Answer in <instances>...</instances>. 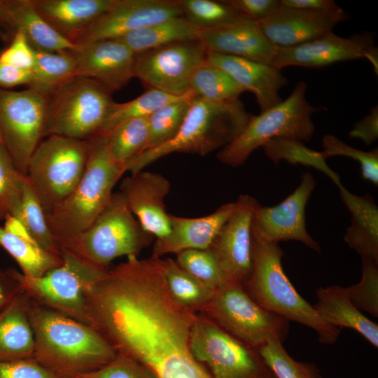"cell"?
I'll return each mask as SVG.
<instances>
[{
    "label": "cell",
    "instance_id": "11",
    "mask_svg": "<svg viewBox=\"0 0 378 378\" xmlns=\"http://www.w3.org/2000/svg\"><path fill=\"white\" fill-rule=\"evenodd\" d=\"M190 348L195 358L206 364L214 378H274L256 349L219 327L210 318L196 314Z\"/></svg>",
    "mask_w": 378,
    "mask_h": 378
},
{
    "label": "cell",
    "instance_id": "39",
    "mask_svg": "<svg viewBox=\"0 0 378 378\" xmlns=\"http://www.w3.org/2000/svg\"><path fill=\"white\" fill-rule=\"evenodd\" d=\"M195 97L167 104L148 118L149 136L146 150L163 145L176 135Z\"/></svg>",
    "mask_w": 378,
    "mask_h": 378
},
{
    "label": "cell",
    "instance_id": "21",
    "mask_svg": "<svg viewBox=\"0 0 378 378\" xmlns=\"http://www.w3.org/2000/svg\"><path fill=\"white\" fill-rule=\"evenodd\" d=\"M236 207V201L229 202L209 215L197 218L170 214V231L165 237L155 239L150 258H160L189 249H208Z\"/></svg>",
    "mask_w": 378,
    "mask_h": 378
},
{
    "label": "cell",
    "instance_id": "29",
    "mask_svg": "<svg viewBox=\"0 0 378 378\" xmlns=\"http://www.w3.org/2000/svg\"><path fill=\"white\" fill-rule=\"evenodd\" d=\"M201 31L183 16L172 18L118 38L135 55L181 41L198 39Z\"/></svg>",
    "mask_w": 378,
    "mask_h": 378
},
{
    "label": "cell",
    "instance_id": "32",
    "mask_svg": "<svg viewBox=\"0 0 378 378\" xmlns=\"http://www.w3.org/2000/svg\"><path fill=\"white\" fill-rule=\"evenodd\" d=\"M102 134L106 136L108 149L113 160L127 171L129 164L146 149L149 136L148 118L125 120Z\"/></svg>",
    "mask_w": 378,
    "mask_h": 378
},
{
    "label": "cell",
    "instance_id": "26",
    "mask_svg": "<svg viewBox=\"0 0 378 378\" xmlns=\"http://www.w3.org/2000/svg\"><path fill=\"white\" fill-rule=\"evenodd\" d=\"M313 306L321 318L338 328L358 332L375 348L378 347V326L365 316L351 302L346 288L338 285L320 287Z\"/></svg>",
    "mask_w": 378,
    "mask_h": 378
},
{
    "label": "cell",
    "instance_id": "54",
    "mask_svg": "<svg viewBox=\"0 0 378 378\" xmlns=\"http://www.w3.org/2000/svg\"><path fill=\"white\" fill-rule=\"evenodd\" d=\"M274 378H276V377H274Z\"/></svg>",
    "mask_w": 378,
    "mask_h": 378
},
{
    "label": "cell",
    "instance_id": "15",
    "mask_svg": "<svg viewBox=\"0 0 378 378\" xmlns=\"http://www.w3.org/2000/svg\"><path fill=\"white\" fill-rule=\"evenodd\" d=\"M315 186L313 175L305 172L300 185L279 204L262 206L258 203L253 215V233L270 242L299 241L320 252V245L307 230L305 220V207Z\"/></svg>",
    "mask_w": 378,
    "mask_h": 378
},
{
    "label": "cell",
    "instance_id": "30",
    "mask_svg": "<svg viewBox=\"0 0 378 378\" xmlns=\"http://www.w3.org/2000/svg\"><path fill=\"white\" fill-rule=\"evenodd\" d=\"M69 50L48 52L35 50V64L30 88L46 98L76 76V60Z\"/></svg>",
    "mask_w": 378,
    "mask_h": 378
},
{
    "label": "cell",
    "instance_id": "44",
    "mask_svg": "<svg viewBox=\"0 0 378 378\" xmlns=\"http://www.w3.org/2000/svg\"><path fill=\"white\" fill-rule=\"evenodd\" d=\"M25 175L15 167L8 153L0 144V220L10 216L22 192Z\"/></svg>",
    "mask_w": 378,
    "mask_h": 378
},
{
    "label": "cell",
    "instance_id": "19",
    "mask_svg": "<svg viewBox=\"0 0 378 378\" xmlns=\"http://www.w3.org/2000/svg\"><path fill=\"white\" fill-rule=\"evenodd\" d=\"M347 14L341 8L314 11L282 5L257 22L265 37L275 46L291 47L307 43L332 31Z\"/></svg>",
    "mask_w": 378,
    "mask_h": 378
},
{
    "label": "cell",
    "instance_id": "16",
    "mask_svg": "<svg viewBox=\"0 0 378 378\" xmlns=\"http://www.w3.org/2000/svg\"><path fill=\"white\" fill-rule=\"evenodd\" d=\"M358 58L368 59L377 74L378 52L370 34L344 38L330 31L302 44L277 47L271 65L279 70L288 66L318 68Z\"/></svg>",
    "mask_w": 378,
    "mask_h": 378
},
{
    "label": "cell",
    "instance_id": "4",
    "mask_svg": "<svg viewBox=\"0 0 378 378\" xmlns=\"http://www.w3.org/2000/svg\"><path fill=\"white\" fill-rule=\"evenodd\" d=\"M252 244L253 272L244 286L248 295L264 309L314 330L320 342L335 343L341 329L324 321L295 290L283 270L284 252L278 243L252 232Z\"/></svg>",
    "mask_w": 378,
    "mask_h": 378
},
{
    "label": "cell",
    "instance_id": "1",
    "mask_svg": "<svg viewBox=\"0 0 378 378\" xmlns=\"http://www.w3.org/2000/svg\"><path fill=\"white\" fill-rule=\"evenodd\" d=\"M29 319L34 332V359L57 378H83L117 356L92 326L30 300Z\"/></svg>",
    "mask_w": 378,
    "mask_h": 378
},
{
    "label": "cell",
    "instance_id": "35",
    "mask_svg": "<svg viewBox=\"0 0 378 378\" xmlns=\"http://www.w3.org/2000/svg\"><path fill=\"white\" fill-rule=\"evenodd\" d=\"M160 260L167 286L172 298L192 311L205 308L215 291L182 269L176 260Z\"/></svg>",
    "mask_w": 378,
    "mask_h": 378
},
{
    "label": "cell",
    "instance_id": "18",
    "mask_svg": "<svg viewBox=\"0 0 378 378\" xmlns=\"http://www.w3.org/2000/svg\"><path fill=\"white\" fill-rule=\"evenodd\" d=\"M69 52L76 60V76L93 80L110 93L134 77L135 54L118 38L76 46Z\"/></svg>",
    "mask_w": 378,
    "mask_h": 378
},
{
    "label": "cell",
    "instance_id": "22",
    "mask_svg": "<svg viewBox=\"0 0 378 378\" xmlns=\"http://www.w3.org/2000/svg\"><path fill=\"white\" fill-rule=\"evenodd\" d=\"M198 39L209 52L270 65L277 48L265 37L258 23L247 18L223 27L201 30Z\"/></svg>",
    "mask_w": 378,
    "mask_h": 378
},
{
    "label": "cell",
    "instance_id": "9",
    "mask_svg": "<svg viewBox=\"0 0 378 378\" xmlns=\"http://www.w3.org/2000/svg\"><path fill=\"white\" fill-rule=\"evenodd\" d=\"M93 80L75 76L47 98L46 137L87 140L98 134L114 102Z\"/></svg>",
    "mask_w": 378,
    "mask_h": 378
},
{
    "label": "cell",
    "instance_id": "28",
    "mask_svg": "<svg viewBox=\"0 0 378 378\" xmlns=\"http://www.w3.org/2000/svg\"><path fill=\"white\" fill-rule=\"evenodd\" d=\"M29 298L23 292L0 312V360L33 358L34 332L29 319Z\"/></svg>",
    "mask_w": 378,
    "mask_h": 378
},
{
    "label": "cell",
    "instance_id": "23",
    "mask_svg": "<svg viewBox=\"0 0 378 378\" xmlns=\"http://www.w3.org/2000/svg\"><path fill=\"white\" fill-rule=\"evenodd\" d=\"M21 33L35 49L60 52L76 46L55 32L41 17L32 0H0V38L8 44Z\"/></svg>",
    "mask_w": 378,
    "mask_h": 378
},
{
    "label": "cell",
    "instance_id": "33",
    "mask_svg": "<svg viewBox=\"0 0 378 378\" xmlns=\"http://www.w3.org/2000/svg\"><path fill=\"white\" fill-rule=\"evenodd\" d=\"M10 216L18 218L44 250L61 256V250L48 226L46 213L26 176L20 199Z\"/></svg>",
    "mask_w": 378,
    "mask_h": 378
},
{
    "label": "cell",
    "instance_id": "7",
    "mask_svg": "<svg viewBox=\"0 0 378 378\" xmlns=\"http://www.w3.org/2000/svg\"><path fill=\"white\" fill-rule=\"evenodd\" d=\"M88 140L57 135L44 138L30 158L26 177L46 215L74 190L88 162Z\"/></svg>",
    "mask_w": 378,
    "mask_h": 378
},
{
    "label": "cell",
    "instance_id": "46",
    "mask_svg": "<svg viewBox=\"0 0 378 378\" xmlns=\"http://www.w3.org/2000/svg\"><path fill=\"white\" fill-rule=\"evenodd\" d=\"M0 62L21 69L31 71L35 64V49L24 34L18 33L0 52Z\"/></svg>",
    "mask_w": 378,
    "mask_h": 378
},
{
    "label": "cell",
    "instance_id": "45",
    "mask_svg": "<svg viewBox=\"0 0 378 378\" xmlns=\"http://www.w3.org/2000/svg\"><path fill=\"white\" fill-rule=\"evenodd\" d=\"M83 378H157L140 363L117 354L116 357L99 370Z\"/></svg>",
    "mask_w": 378,
    "mask_h": 378
},
{
    "label": "cell",
    "instance_id": "10",
    "mask_svg": "<svg viewBox=\"0 0 378 378\" xmlns=\"http://www.w3.org/2000/svg\"><path fill=\"white\" fill-rule=\"evenodd\" d=\"M204 309L219 327L255 349L273 340L283 343L288 332V320L262 308L237 284L216 290Z\"/></svg>",
    "mask_w": 378,
    "mask_h": 378
},
{
    "label": "cell",
    "instance_id": "49",
    "mask_svg": "<svg viewBox=\"0 0 378 378\" xmlns=\"http://www.w3.org/2000/svg\"><path fill=\"white\" fill-rule=\"evenodd\" d=\"M349 136L352 139L362 140L368 146L378 139L377 105L370 109L368 115L354 124Z\"/></svg>",
    "mask_w": 378,
    "mask_h": 378
},
{
    "label": "cell",
    "instance_id": "34",
    "mask_svg": "<svg viewBox=\"0 0 378 378\" xmlns=\"http://www.w3.org/2000/svg\"><path fill=\"white\" fill-rule=\"evenodd\" d=\"M268 158L277 164L281 160L290 164L312 167L328 176L337 186H342L340 176L326 163L321 151L318 152L305 146L303 141L291 138L275 137L261 146Z\"/></svg>",
    "mask_w": 378,
    "mask_h": 378
},
{
    "label": "cell",
    "instance_id": "13",
    "mask_svg": "<svg viewBox=\"0 0 378 378\" xmlns=\"http://www.w3.org/2000/svg\"><path fill=\"white\" fill-rule=\"evenodd\" d=\"M208 50L200 39L181 41L135 55L134 77L148 89L174 96L190 92L195 71L206 62Z\"/></svg>",
    "mask_w": 378,
    "mask_h": 378
},
{
    "label": "cell",
    "instance_id": "51",
    "mask_svg": "<svg viewBox=\"0 0 378 378\" xmlns=\"http://www.w3.org/2000/svg\"><path fill=\"white\" fill-rule=\"evenodd\" d=\"M22 290L9 269H0V312Z\"/></svg>",
    "mask_w": 378,
    "mask_h": 378
},
{
    "label": "cell",
    "instance_id": "43",
    "mask_svg": "<svg viewBox=\"0 0 378 378\" xmlns=\"http://www.w3.org/2000/svg\"><path fill=\"white\" fill-rule=\"evenodd\" d=\"M362 260V278L359 283L346 287L351 302L359 310L378 317V262Z\"/></svg>",
    "mask_w": 378,
    "mask_h": 378
},
{
    "label": "cell",
    "instance_id": "50",
    "mask_svg": "<svg viewBox=\"0 0 378 378\" xmlns=\"http://www.w3.org/2000/svg\"><path fill=\"white\" fill-rule=\"evenodd\" d=\"M31 79V71L21 69L0 62V89L18 85H29Z\"/></svg>",
    "mask_w": 378,
    "mask_h": 378
},
{
    "label": "cell",
    "instance_id": "47",
    "mask_svg": "<svg viewBox=\"0 0 378 378\" xmlns=\"http://www.w3.org/2000/svg\"><path fill=\"white\" fill-rule=\"evenodd\" d=\"M0 378H57L34 358L0 360Z\"/></svg>",
    "mask_w": 378,
    "mask_h": 378
},
{
    "label": "cell",
    "instance_id": "5",
    "mask_svg": "<svg viewBox=\"0 0 378 378\" xmlns=\"http://www.w3.org/2000/svg\"><path fill=\"white\" fill-rule=\"evenodd\" d=\"M153 237L141 227L118 191L113 193L106 208L88 229L59 247L94 266L108 270L115 258L138 257Z\"/></svg>",
    "mask_w": 378,
    "mask_h": 378
},
{
    "label": "cell",
    "instance_id": "14",
    "mask_svg": "<svg viewBox=\"0 0 378 378\" xmlns=\"http://www.w3.org/2000/svg\"><path fill=\"white\" fill-rule=\"evenodd\" d=\"M236 202L234 211L209 249L227 281L244 288L253 272L252 219L258 202L250 195H241Z\"/></svg>",
    "mask_w": 378,
    "mask_h": 378
},
{
    "label": "cell",
    "instance_id": "3",
    "mask_svg": "<svg viewBox=\"0 0 378 378\" xmlns=\"http://www.w3.org/2000/svg\"><path fill=\"white\" fill-rule=\"evenodd\" d=\"M249 114L239 99L211 102L195 96L176 135L167 143L147 150L129 164L135 173L171 153L206 155L233 141L244 130Z\"/></svg>",
    "mask_w": 378,
    "mask_h": 378
},
{
    "label": "cell",
    "instance_id": "12",
    "mask_svg": "<svg viewBox=\"0 0 378 378\" xmlns=\"http://www.w3.org/2000/svg\"><path fill=\"white\" fill-rule=\"evenodd\" d=\"M47 98L27 88L0 89V136L17 169L26 175L34 151L46 138Z\"/></svg>",
    "mask_w": 378,
    "mask_h": 378
},
{
    "label": "cell",
    "instance_id": "37",
    "mask_svg": "<svg viewBox=\"0 0 378 378\" xmlns=\"http://www.w3.org/2000/svg\"><path fill=\"white\" fill-rule=\"evenodd\" d=\"M190 88L197 97L216 102L238 99L245 91L227 73L206 60L193 74Z\"/></svg>",
    "mask_w": 378,
    "mask_h": 378
},
{
    "label": "cell",
    "instance_id": "42",
    "mask_svg": "<svg viewBox=\"0 0 378 378\" xmlns=\"http://www.w3.org/2000/svg\"><path fill=\"white\" fill-rule=\"evenodd\" d=\"M323 157L327 159L332 156H346L359 162L363 179L374 186L378 185V149L364 151L353 148L337 136L328 134L322 139Z\"/></svg>",
    "mask_w": 378,
    "mask_h": 378
},
{
    "label": "cell",
    "instance_id": "53",
    "mask_svg": "<svg viewBox=\"0 0 378 378\" xmlns=\"http://www.w3.org/2000/svg\"><path fill=\"white\" fill-rule=\"evenodd\" d=\"M2 144L1 142V136H0V144Z\"/></svg>",
    "mask_w": 378,
    "mask_h": 378
},
{
    "label": "cell",
    "instance_id": "2",
    "mask_svg": "<svg viewBox=\"0 0 378 378\" xmlns=\"http://www.w3.org/2000/svg\"><path fill=\"white\" fill-rule=\"evenodd\" d=\"M88 140V158L82 178L71 193L46 215L58 246L93 223L108 204L114 186L127 172L111 155L105 135L97 134Z\"/></svg>",
    "mask_w": 378,
    "mask_h": 378
},
{
    "label": "cell",
    "instance_id": "24",
    "mask_svg": "<svg viewBox=\"0 0 378 378\" xmlns=\"http://www.w3.org/2000/svg\"><path fill=\"white\" fill-rule=\"evenodd\" d=\"M206 62L227 73L245 91L256 97L260 112L282 101L279 94L287 78L274 66L243 57L208 51Z\"/></svg>",
    "mask_w": 378,
    "mask_h": 378
},
{
    "label": "cell",
    "instance_id": "8",
    "mask_svg": "<svg viewBox=\"0 0 378 378\" xmlns=\"http://www.w3.org/2000/svg\"><path fill=\"white\" fill-rule=\"evenodd\" d=\"M62 263L40 277L9 269L23 293L39 304L89 325L85 293L108 270L94 266L62 249ZM90 326V325H89Z\"/></svg>",
    "mask_w": 378,
    "mask_h": 378
},
{
    "label": "cell",
    "instance_id": "17",
    "mask_svg": "<svg viewBox=\"0 0 378 378\" xmlns=\"http://www.w3.org/2000/svg\"><path fill=\"white\" fill-rule=\"evenodd\" d=\"M183 16L177 1L115 0L111 8L71 41L82 46L94 41L118 38L142 27Z\"/></svg>",
    "mask_w": 378,
    "mask_h": 378
},
{
    "label": "cell",
    "instance_id": "36",
    "mask_svg": "<svg viewBox=\"0 0 378 378\" xmlns=\"http://www.w3.org/2000/svg\"><path fill=\"white\" fill-rule=\"evenodd\" d=\"M196 96L192 90L183 96H174L155 89H148L136 98L113 104L110 113L98 134L108 132L120 122L136 118H148L161 107L183 99Z\"/></svg>",
    "mask_w": 378,
    "mask_h": 378
},
{
    "label": "cell",
    "instance_id": "27",
    "mask_svg": "<svg viewBox=\"0 0 378 378\" xmlns=\"http://www.w3.org/2000/svg\"><path fill=\"white\" fill-rule=\"evenodd\" d=\"M341 200L351 213V225L344 241L361 258L378 262V207L369 195L358 196L343 185L338 187Z\"/></svg>",
    "mask_w": 378,
    "mask_h": 378
},
{
    "label": "cell",
    "instance_id": "31",
    "mask_svg": "<svg viewBox=\"0 0 378 378\" xmlns=\"http://www.w3.org/2000/svg\"><path fill=\"white\" fill-rule=\"evenodd\" d=\"M0 246L15 260L21 273L29 277H40L62 263V256L52 254L35 241L10 233L1 226Z\"/></svg>",
    "mask_w": 378,
    "mask_h": 378
},
{
    "label": "cell",
    "instance_id": "25",
    "mask_svg": "<svg viewBox=\"0 0 378 378\" xmlns=\"http://www.w3.org/2000/svg\"><path fill=\"white\" fill-rule=\"evenodd\" d=\"M115 0H32L43 20L59 35L72 40L102 14Z\"/></svg>",
    "mask_w": 378,
    "mask_h": 378
},
{
    "label": "cell",
    "instance_id": "6",
    "mask_svg": "<svg viewBox=\"0 0 378 378\" xmlns=\"http://www.w3.org/2000/svg\"><path fill=\"white\" fill-rule=\"evenodd\" d=\"M307 85L299 81L289 97L258 115H251L243 132L217 153L224 164L237 167L251 154L275 137L309 141L315 132L312 115L320 110L306 99Z\"/></svg>",
    "mask_w": 378,
    "mask_h": 378
},
{
    "label": "cell",
    "instance_id": "20",
    "mask_svg": "<svg viewBox=\"0 0 378 378\" xmlns=\"http://www.w3.org/2000/svg\"><path fill=\"white\" fill-rule=\"evenodd\" d=\"M170 182L163 175L144 169L124 178L119 192L141 227L156 239L170 231V214L164 199L170 191Z\"/></svg>",
    "mask_w": 378,
    "mask_h": 378
},
{
    "label": "cell",
    "instance_id": "41",
    "mask_svg": "<svg viewBox=\"0 0 378 378\" xmlns=\"http://www.w3.org/2000/svg\"><path fill=\"white\" fill-rule=\"evenodd\" d=\"M176 255V262L182 269L214 291L228 283L209 248L189 249Z\"/></svg>",
    "mask_w": 378,
    "mask_h": 378
},
{
    "label": "cell",
    "instance_id": "48",
    "mask_svg": "<svg viewBox=\"0 0 378 378\" xmlns=\"http://www.w3.org/2000/svg\"><path fill=\"white\" fill-rule=\"evenodd\" d=\"M244 17L260 22L279 4L278 0H227Z\"/></svg>",
    "mask_w": 378,
    "mask_h": 378
},
{
    "label": "cell",
    "instance_id": "40",
    "mask_svg": "<svg viewBox=\"0 0 378 378\" xmlns=\"http://www.w3.org/2000/svg\"><path fill=\"white\" fill-rule=\"evenodd\" d=\"M256 349L276 378H323L314 363L295 360L279 340H271Z\"/></svg>",
    "mask_w": 378,
    "mask_h": 378
},
{
    "label": "cell",
    "instance_id": "52",
    "mask_svg": "<svg viewBox=\"0 0 378 378\" xmlns=\"http://www.w3.org/2000/svg\"><path fill=\"white\" fill-rule=\"evenodd\" d=\"M282 5L314 11H332L340 7L332 0H281Z\"/></svg>",
    "mask_w": 378,
    "mask_h": 378
},
{
    "label": "cell",
    "instance_id": "38",
    "mask_svg": "<svg viewBox=\"0 0 378 378\" xmlns=\"http://www.w3.org/2000/svg\"><path fill=\"white\" fill-rule=\"evenodd\" d=\"M183 16L201 30L230 24L244 17L227 1L178 0Z\"/></svg>",
    "mask_w": 378,
    "mask_h": 378
}]
</instances>
